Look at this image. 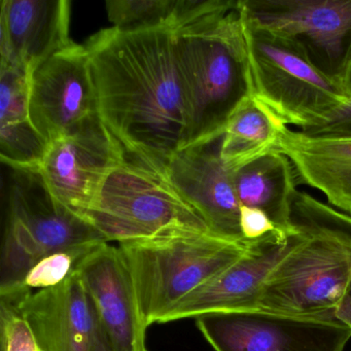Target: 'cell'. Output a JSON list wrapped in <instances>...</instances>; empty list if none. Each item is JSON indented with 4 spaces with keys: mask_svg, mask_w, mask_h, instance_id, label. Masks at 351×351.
Wrapping results in <instances>:
<instances>
[{
    "mask_svg": "<svg viewBox=\"0 0 351 351\" xmlns=\"http://www.w3.org/2000/svg\"><path fill=\"white\" fill-rule=\"evenodd\" d=\"M293 228L287 233L277 230L247 241L241 258L184 298L159 324L258 309L261 289L267 277L301 239V232Z\"/></svg>",
    "mask_w": 351,
    "mask_h": 351,
    "instance_id": "12",
    "label": "cell"
},
{
    "mask_svg": "<svg viewBox=\"0 0 351 351\" xmlns=\"http://www.w3.org/2000/svg\"><path fill=\"white\" fill-rule=\"evenodd\" d=\"M71 3L67 0H3L0 17L1 65L32 75L73 43Z\"/></svg>",
    "mask_w": 351,
    "mask_h": 351,
    "instance_id": "15",
    "label": "cell"
},
{
    "mask_svg": "<svg viewBox=\"0 0 351 351\" xmlns=\"http://www.w3.org/2000/svg\"><path fill=\"white\" fill-rule=\"evenodd\" d=\"M242 27L252 96L283 124L303 130L350 100L301 45L243 21Z\"/></svg>",
    "mask_w": 351,
    "mask_h": 351,
    "instance_id": "5",
    "label": "cell"
},
{
    "mask_svg": "<svg viewBox=\"0 0 351 351\" xmlns=\"http://www.w3.org/2000/svg\"><path fill=\"white\" fill-rule=\"evenodd\" d=\"M29 77L0 65V157L12 170H38L49 147L30 120Z\"/></svg>",
    "mask_w": 351,
    "mask_h": 351,
    "instance_id": "18",
    "label": "cell"
},
{
    "mask_svg": "<svg viewBox=\"0 0 351 351\" xmlns=\"http://www.w3.org/2000/svg\"><path fill=\"white\" fill-rule=\"evenodd\" d=\"M275 151L289 158L299 184L316 189L351 215V138L311 136L285 126Z\"/></svg>",
    "mask_w": 351,
    "mask_h": 351,
    "instance_id": "17",
    "label": "cell"
},
{
    "mask_svg": "<svg viewBox=\"0 0 351 351\" xmlns=\"http://www.w3.org/2000/svg\"><path fill=\"white\" fill-rule=\"evenodd\" d=\"M98 114L126 159L166 178L188 145L189 114L171 28H106L84 45Z\"/></svg>",
    "mask_w": 351,
    "mask_h": 351,
    "instance_id": "1",
    "label": "cell"
},
{
    "mask_svg": "<svg viewBox=\"0 0 351 351\" xmlns=\"http://www.w3.org/2000/svg\"><path fill=\"white\" fill-rule=\"evenodd\" d=\"M81 219L119 244L211 232L167 178L128 159L106 178Z\"/></svg>",
    "mask_w": 351,
    "mask_h": 351,
    "instance_id": "6",
    "label": "cell"
},
{
    "mask_svg": "<svg viewBox=\"0 0 351 351\" xmlns=\"http://www.w3.org/2000/svg\"><path fill=\"white\" fill-rule=\"evenodd\" d=\"M98 324L114 351H143L145 332L139 318L130 273L120 248L104 244L77 271Z\"/></svg>",
    "mask_w": 351,
    "mask_h": 351,
    "instance_id": "14",
    "label": "cell"
},
{
    "mask_svg": "<svg viewBox=\"0 0 351 351\" xmlns=\"http://www.w3.org/2000/svg\"><path fill=\"white\" fill-rule=\"evenodd\" d=\"M240 229L245 241L258 239L278 230L264 211L247 206H240Z\"/></svg>",
    "mask_w": 351,
    "mask_h": 351,
    "instance_id": "26",
    "label": "cell"
},
{
    "mask_svg": "<svg viewBox=\"0 0 351 351\" xmlns=\"http://www.w3.org/2000/svg\"><path fill=\"white\" fill-rule=\"evenodd\" d=\"M223 137L180 149L170 162L166 178L213 234L245 242L240 229L241 205L236 194L234 170L221 158Z\"/></svg>",
    "mask_w": 351,
    "mask_h": 351,
    "instance_id": "13",
    "label": "cell"
},
{
    "mask_svg": "<svg viewBox=\"0 0 351 351\" xmlns=\"http://www.w3.org/2000/svg\"><path fill=\"white\" fill-rule=\"evenodd\" d=\"M143 351H147V348H145V350H143Z\"/></svg>",
    "mask_w": 351,
    "mask_h": 351,
    "instance_id": "29",
    "label": "cell"
},
{
    "mask_svg": "<svg viewBox=\"0 0 351 351\" xmlns=\"http://www.w3.org/2000/svg\"><path fill=\"white\" fill-rule=\"evenodd\" d=\"M93 351H114L106 335H104V332H102L101 328H100L99 324H97V330H96Z\"/></svg>",
    "mask_w": 351,
    "mask_h": 351,
    "instance_id": "28",
    "label": "cell"
},
{
    "mask_svg": "<svg viewBox=\"0 0 351 351\" xmlns=\"http://www.w3.org/2000/svg\"><path fill=\"white\" fill-rule=\"evenodd\" d=\"M339 81H340L343 89L345 90L347 95L351 99V47L349 49L348 54H347L346 60H345L340 77H339Z\"/></svg>",
    "mask_w": 351,
    "mask_h": 351,
    "instance_id": "27",
    "label": "cell"
},
{
    "mask_svg": "<svg viewBox=\"0 0 351 351\" xmlns=\"http://www.w3.org/2000/svg\"><path fill=\"white\" fill-rule=\"evenodd\" d=\"M285 126L254 96L246 98L226 126L221 151L226 165L236 170L275 151Z\"/></svg>",
    "mask_w": 351,
    "mask_h": 351,
    "instance_id": "20",
    "label": "cell"
},
{
    "mask_svg": "<svg viewBox=\"0 0 351 351\" xmlns=\"http://www.w3.org/2000/svg\"><path fill=\"white\" fill-rule=\"evenodd\" d=\"M0 351H42L29 322L5 299H0Z\"/></svg>",
    "mask_w": 351,
    "mask_h": 351,
    "instance_id": "23",
    "label": "cell"
},
{
    "mask_svg": "<svg viewBox=\"0 0 351 351\" xmlns=\"http://www.w3.org/2000/svg\"><path fill=\"white\" fill-rule=\"evenodd\" d=\"M319 211L326 225L343 239L346 240L351 246V215L342 213L322 201L319 202ZM335 316L337 319L351 328V279L346 293L335 312Z\"/></svg>",
    "mask_w": 351,
    "mask_h": 351,
    "instance_id": "24",
    "label": "cell"
},
{
    "mask_svg": "<svg viewBox=\"0 0 351 351\" xmlns=\"http://www.w3.org/2000/svg\"><path fill=\"white\" fill-rule=\"evenodd\" d=\"M196 324L215 351H344L351 337L350 326L337 318L260 309L207 314Z\"/></svg>",
    "mask_w": 351,
    "mask_h": 351,
    "instance_id": "8",
    "label": "cell"
},
{
    "mask_svg": "<svg viewBox=\"0 0 351 351\" xmlns=\"http://www.w3.org/2000/svg\"><path fill=\"white\" fill-rule=\"evenodd\" d=\"M15 304L29 322L42 351H93L97 318L77 273Z\"/></svg>",
    "mask_w": 351,
    "mask_h": 351,
    "instance_id": "16",
    "label": "cell"
},
{
    "mask_svg": "<svg viewBox=\"0 0 351 351\" xmlns=\"http://www.w3.org/2000/svg\"><path fill=\"white\" fill-rule=\"evenodd\" d=\"M106 13L122 32L171 28L176 30L215 11V0H110Z\"/></svg>",
    "mask_w": 351,
    "mask_h": 351,
    "instance_id": "21",
    "label": "cell"
},
{
    "mask_svg": "<svg viewBox=\"0 0 351 351\" xmlns=\"http://www.w3.org/2000/svg\"><path fill=\"white\" fill-rule=\"evenodd\" d=\"M29 116L48 145L99 116L89 55L84 45L71 43L30 75Z\"/></svg>",
    "mask_w": 351,
    "mask_h": 351,
    "instance_id": "10",
    "label": "cell"
},
{
    "mask_svg": "<svg viewBox=\"0 0 351 351\" xmlns=\"http://www.w3.org/2000/svg\"><path fill=\"white\" fill-rule=\"evenodd\" d=\"M300 131L311 136L351 138V99Z\"/></svg>",
    "mask_w": 351,
    "mask_h": 351,
    "instance_id": "25",
    "label": "cell"
},
{
    "mask_svg": "<svg viewBox=\"0 0 351 351\" xmlns=\"http://www.w3.org/2000/svg\"><path fill=\"white\" fill-rule=\"evenodd\" d=\"M125 160L124 149L97 116L50 143L38 171L53 196L81 217Z\"/></svg>",
    "mask_w": 351,
    "mask_h": 351,
    "instance_id": "11",
    "label": "cell"
},
{
    "mask_svg": "<svg viewBox=\"0 0 351 351\" xmlns=\"http://www.w3.org/2000/svg\"><path fill=\"white\" fill-rule=\"evenodd\" d=\"M174 44L188 108V145L221 136L238 106L252 96L238 0L174 30Z\"/></svg>",
    "mask_w": 351,
    "mask_h": 351,
    "instance_id": "2",
    "label": "cell"
},
{
    "mask_svg": "<svg viewBox=\"0 0 351 351\" xmlns=\"http://www.w3.org/2000/svg\"><path fill=\"white\" fill-rule=\"evenodd\" d=\"M101 241L108 242L53 196L38 170H13L1 248L0 297L12 295L45 256Z\"/></svg>",
    "mask_w": 351,
    "mask_h": 351,
    "instance_id": "7",
    "label": "cell"
},
{
    "mask_svg": "<svg viewBox=\"0 0 351 351\" xmlns=\"http://www.w3.org/2000/svg\"><path fill=\"white\" fill-rule=\"evenodd\" d=\"M246 244L211 232L119 244L143 328L159 324L184 298L241 258Z\"/></svg>",
    "mask_w": 351,
    "mask_h": 351,
    "instance_id": "4",
    "label": "cell"
},
{
    "mask_svg": "<svg viewBox=\"0 0 351 351\" xmlns=\"http://www.w3.org/2000/svg\"><path fill=\"white\" fill-rule=\"evenodd\" d=\"M234 184L241 206L264 211L283 233L293 229L291 203L299 182L293 164L283 154L273 151L234 170Z\"/></svg>",
    "mask_w": 351,
    "mask_h": 351,
    "instance_id": "19",
    "label": "cell"
},
{
    "mask_svg": "<svg viewBox=\"0 0 351 351\" xmlns=\"http://www.w3.org/2000/svg\"><path fill=\"white\" fill-rule=\"evenodd\" d=\"M106 243L108 242L80 244L45 256L28 271L21 285L12 295L0 297V299L17 303L34 291L51 289L61 285L77 274L85 261Z\"/></svg>",
    "mask_w": 351,
    "mask_h": 351,
    "instance_id": "22",
    "label": "cell"
},
{
    "mask_svg": "<svg viewBox=\"0 0 351 351\" xmlns=\"http://www.w3.org/2000/svg\"><path fill=\"white\" fill-rule=\"evenodd\" d=\"M244 23L301 45L339 80L351 47V0H238Z\"/></svg>",
    "mask_w": 351,
    "mask_h": 351,
    "instance_id": "9",
    "label": "cell"
},
{
    "mask_svg": "<svg viewBox=\"0 0 351 351\" xmlns=\"http://www.w3.org/2000/svg\"><path fill=\"white\" fill-rule=\"evenodd\" d=\"M319 200L295 193L291 223L300 241L277 263L261 289L258 309L283 315L336 318L351 279V246L322 219Z\"/></svg>",
    "mask_w": 351,
    "mask_h": 351,
    "instance_id": "3",
    "label": "cell"
}]
</instances>
